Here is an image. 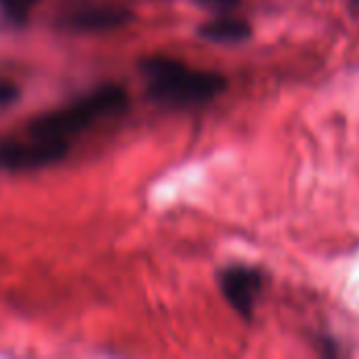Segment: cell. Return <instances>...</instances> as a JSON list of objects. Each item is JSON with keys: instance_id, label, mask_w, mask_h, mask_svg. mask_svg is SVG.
Masks as SVG:
<instances>
[{"instance_id": "7a4b0ae2", "label": "cell", "mask_w": 359, "mask_h": 359, "mask_svg": "<svg viewBox=\"0 0 359 359\" xmlns=\"http://www.w3.org/2000/svg\"><path fill=\"white\" fill-rule=\"evenodd\" d=\"M154 103L168 109L202 107L227 88V78L219 72L189 67L172 57H147L139 65Z\"/></svg>"}, {"instance_id": "277c9868", "label": "cell", "mask_w": 359, "mask_h": 359, "mask_svg": "<svg viewBox=\"0 0 359 359\" xmlns=\"http://www.w3.org/2000/svg\"><path fill=\"white\" fill-rule=\"evenodd\" d=\"M130 19V13L124 6L116 4H80L69 8L61 17V25L74 32H105L124 25Z\"/></svg>"}, {"instance_id": "9c48e42d", "label": "cell", "mask_w": 359, "mask_h": 359, "mask_svg": "<svg viewBox=\"0 0 359 359\" xmlns=\"http://www.w3.org/2000/svg\"><path fill=\"white\" fill-rule=\"evenodd\" d=\"M349 2H351L353 6H359V0H349Z\"/></svg>"}, {"instance_id": "3957f363", "label": "cell", "mask_w": 359, "mask_h": 359, "mask_svg": "<svg viewBox=\"0 0 359 359\" xmlns=\"http://www.w3.org/2000/svg\"><path fill=\"white\" fill-rule=\"evenodd\" d=\"M263 284H265L263 273L248 265H231L219 273V286L225 301L244 320L252 318Z\"/></svg>"}, {"instance_id": "6da1fadb", "label": "cell", "mask_w": 359, "mask_h": 359, "mask_svg": "<svg viewBox=\"0 0 359 359\" xmlns=\"http://www.w3.org/2000/svg\"><path fill=\"white\" fill-rule=\"evenodd\" d=\"M128 95L118 84H103L88 95L46 111L25 128L0 143V168L8 172H29L63 160L78 137L107 118L122 114Z\"/></svg>"}, {"instance_id": "ba28073f", "label": "cell", "mask_w": 359, "mask_h": 359, "mask_svg": "<svg viewBox=\"0 0 359 359\" xmlns=\"http://www.w3.org/2000/svg\"><path fill=\"white\" fill-rule=\"evenodd\" d=\"M15 99H17V86L11 80L0 78V107L13 103Z\"/></svg>"}, {"instance_id": "52a82bcc", "label": "cell", "mask_w": 359, "mask_h": 359, "mask_svg": "<svg viewBox=\"0 0 359 359\" xmlns=\"http://www.w3.org/2000/svg\"><path fill=\"white\" fill-rule=\"evenodd\" d=\"M198 6H202V8H210V11H221V13H225V11H233L242 0H194Z\"/></svg>"}, {"instance_id": "5b68a950", "label": "cell", "mask_w": 359, "mask_h": 359, "mask_svg": "<svg viewBox=\"0 0 359 359\" xmlns=\"http://www.w3.org/2000/svg\"><path fill=\"white\" fill-rule=\"evenodd\" d=\"M252 34L248 21L240 17H219L212 21H206L200 27V36L215 44H238L248 40Z\"/></svg>"}, {"instance_id": "8992f818", "label": "cell", "mask_w": 359, "mask_h": 359, "mask_svg": "<svg viewBox=\"0 0 359 359\" xmlns=\"http://www.w3.org/2000/svg\"><path fill=\"white\" fill-rule=\"evenodd\" d=\"M36 2L38 0H0V11L8 21L21 25V23L27 21V17H29Z\"/></svg>"}]
</instances>
